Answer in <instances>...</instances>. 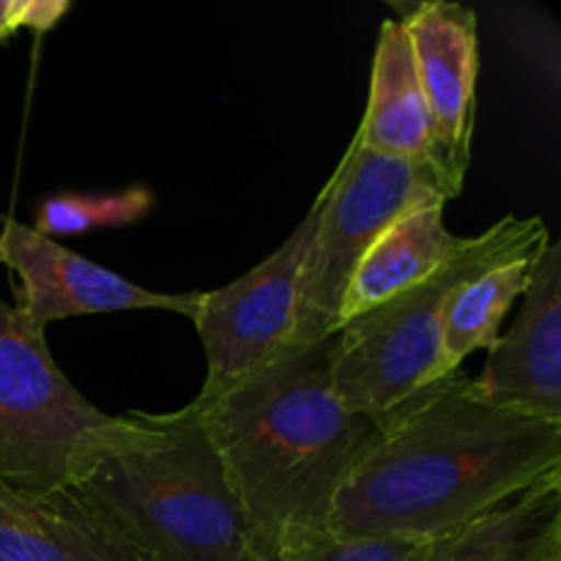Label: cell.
<instances>
[{
	"mask_svg": "<svg viewBox=\"0 0 561 561\" xmlns=\"http://www.w3.org/2000/svg\"><path fill=\"white\" fill-rule=\"evenodd\" d=\"M22 9L25 0H0V44L9 42L22 27Z\"/></svg>",
	"mask_w": 561,
	"mask_h": 561,
	"instance_id": "obj_19",
	"label": "cell"
},
{
	"mask_svg": "<svg viewBox=\"0 0 561 561\" xmlns=\"http://www.w3.org/2000/svg\"><path fill=\"white\" fill-rule=\"evenodd\" d=\"M115 425L55 365L44 332L0 299V480L69 488Z\"/></svg>",
	"mask_w": 561,
	"mask_h": 561,
	"instance_id": "obj_6",
	"label": "cell"
},
{
	"mask_svg": "<svg viewBox=\"0 0 561 561\" xmlns=\"http://www.w3.org/2000/svg\"><path fill=\"white\" fill-rule=\"evenodd\" d=\"M332 340L283 351L217 400H192L272 561L285 537L329 529L340 488L378 436L334 392Z\"/></svg>",
	"mask_w": 561,
	"mask_h": 561,
	"instance_id": "obj_2",
	"label": "cell"
},
{
	"mask_svg": "<svg viewBox=\"0 0 561 561\" xmlns=\"http://www.w3.org/2000/svg\"><path fill=\"white\" fill-rule=\"evenodd\" d=\"M551 241L542 217H502L414 288L345 323L332 340V387L356 414L387 422L444 373V316L455 290L485 268L542 250Z\"/></svg>",
	"mask_w": 561,
	"mask_h": 561,
	"instance_id": "obj_4",
	"label": "cell"
},
{
	"mask_svg": "<svg viewBox=\"0 0 561 561\" xmlns=\"http://www.w3.org/2000/svg\"><path fill=\"white\" fill-rule=\"evenodd\" d=\"M157 195L148 186H126L121 192H102V195H53L36 208V233L55 239V236H77L96 228H126L140 222L153 211Z\"/></svg>",
	"mask_w": 561,
	"mask_h": 561,
	"instance_id": "obj_16",
	"label": "cell"
},
{
	"mask_svg": "<svg viewBox=\"0 0 561 561\" xmlns=\"http://www.w3.org/2000/svg\"><path fill=\"white\" fill-rule=\"evenodd\" d=\"M559 474L561 422L485 403L455 373L378 425L329 529L436 540Z\"/></svg>",
	"mask_w": 561,
	"mask_h": 561,
	"instance_id": "obj_1",
	"label": "cell"
},
{
	"mask_svg": "<svg viewBox=\"0 0 561 561\" xmlns=\"http://www.w3.org/2000/svg\"><path fill=\"white\" fill-rule=\"evenodd\" d=\"M354 140L383 157L422 164L438 173L433 118L416 75L414 49L400 20H383L378 33L370 96Z\"/></svg>",
	"mask_w": 561,
	"mask_h": 561,
	"instance_id": "obj_12",
	"label": "cell"
},
{
	"mask_svg": "<svg viewBox=\"0 0 561 561\" xmlns=\"http://www.w3.org/2000/svg\"><path fill=\"white\" fill-rule=\"evenodd\" d=\"M431 540L337 535L332 529L285 537L277 561H422Z\"/></svg>",
	"mask_w": 561,
	"mask_h": 561,
	"instance_id": "obj_17",
	"label": "cell"
},
{
	"mask_svg": "<svg viewBox=\"0 0 561 561\" xmlns=\"http://www.w3.org/2000/svg\"><path fill=\"white\" fill-rule=\"evenodd\" d=\"M414 49L416 75L436 131L438 173L449 195L463 190L471 164L480 77V27L477 14L453 0L405 5L400 20Z\"/></svg>",
	"mask_w": 561,
	"mask_h": 561,
	"instance_id": "obj_9",
	"label": "cell"
},
{
	"mask_svg": "<svg viewBox=\"0 0 561 561\" xmlns=\"http://www.w3.org/2000/svg\"><path fill=\"white\" fill-rule=\"evenodd\" d=\"M69 11V0H25V9H22V27L44 36V33L53 31Z\"/></svg>",
	"mask_w": 561,
	"mask_h": 561,
	"instance_id": "obj_18",
	"label": "cell"
},
{
	"mask_svg": "<svg viewBox=\"0 0 561 561\" xmlns=\"http://www.w3.org/2000/svg\"><path fill=\"white\" fill-rule=\"evenodd\" d=\"M422 561H561V474L431 540Z\"/></svg>",
	"mask_w": 561,
	"mask_h": 561,
	"instance_id": "obj_14",
	"label": "cell"
},
{
	"mask_svg": "<svg viewBox=\"0 0 561 561\" xmlns=\"http://www.w3.org/2000/svg\"><path fill=\"white\" fill-rule=\"evenodd\" d=\"M0 263L16 283V312L36 332L64 318L126 310H162L192 321L201 301V290L159 294L142 288L11 217L0 228Z\"/></svg>",
	"mask_w": 561,
	"mask_h": 561,
	"instance_id": "obj_8",
	"label": "cell"
},
{
	"mask_svg": "<svg viewBox=\"0 0 561 561\" xmlns=\"http://www.w3.org/2000/svg\"><path fill=\"white\" fill-rule=\"evenodd\" d=\"M312 228L316 208H310L277 252L244 277L225 288L201 290L192 323L206 351V381L197 403L217 400L288 351Z\"/></svg>",
	"mask_w": 561,
	"mask_h": 561,
	"instance_id": "obj_7",
	"label": "cell"
},
{
	"mask_svg": "<svg viewBox=\"0 0 561 561\" xmlns=\"http://www.w3.org/2000/svg\"><path fill=\"white\" fill-rule=\"evenodd\" d=\"M0 561H142L71 488L27 491L0 480Z\"/></svg>",
	"mask_w": 561,
	"mask_h": 561,
	"instance_id": "obj_11",
	"label": "cell"
},
{
	"mask_svg": "<svg viewBox=\"0 0 561 561\" xmlns=\"http://www.w3.org/2000/svg\"><path fill=\"white\" fill-rule=\"evenodd\" d=\"M513 329L488 351L474 392L499 409L561 422V244L548 241L531 266Z\"/></svg>",
	"mask_w": 561,
	"mask_h": 561,
	"instance_id": "obj_10",
	"label": "cell"
},
{
	"mask_svg": "<svg viewBox=\"0 0 561 561\" xmlns=\"http://www.w3.org/2000/svg\"><path fill=\"white\" fill-rule=\"evenodd\" d=\"M433 201H453L436 170L383 157L351 140L312 203L316 228L301 268L299 310L288 348H307L337 334L356 263L394 219Z\"/></svg>",
	"mask_w": 561,
	"mask_h": 561,
	"instance_id": "obj_5",
	"label": "cell"
},
{
	"mask_svg": "<svg viewBox=\"0 0 561 561\" xmlns=\"http://www.w3.org/2000/svg\"><path fill=\"white\" fill-rule=\"evenodd\" d=\"M69 488L142 561H272L192 403L118 416Z\"/></svg>",
	"mask_w": 561,
	"mask_h": 561,
	"instance_id": "obj_3",
	"label": "cell"
},
{
	"mask_svg": "<svg viewBox=\"0 0 561 561\" xmlns=\"http://www.w3.org/2000/svg\"><path fill=\"white\" fill-rule=\"evenodd\" d=\"M542 250L520 252L485 268L453 294L444 316V373L455 376L474 351H491L502 337V321L529 285Z\"/></svg>",
	"mask_w": 561,
	"mask_h": 561,
	"instance_id": "obj_15",
	"label": "cell"
},
{
	"mask_svg": "<svg viewBox=\"0 0 561 561\" xmlns=\"http://www.w3.org/2000/svg\"><path fill=\"white\" fill-rule=\"evenodd\" d=\"M444 201L422 203L394 219L362 255L345 290L340 329L414 288L463 250L466 239L444 225ZM337 329V332H340Z\"/></svg>",
	"mask_w": 561,
	"mask_h": 561,
	"instance_id": "obj_13",
	"label": "cell"
}]
</instances>
